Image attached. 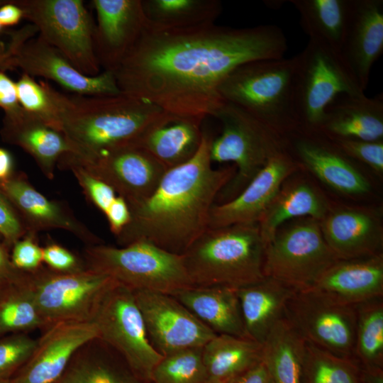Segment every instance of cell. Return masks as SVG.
<instances>
[{
	"mask_svg": "<svg viewBox=\"0 0 383 383\" xmlns=\"http://www.w3.org/2000/svg\"><path fill=\"white\" fill-rule=\"evenodd\" d=\"M167 113L133 95L72 96L62 132L70 146L65 154L88 162L114 149L135 145Z\"/></svg>",
	"mask_w": 383,
	"mask_h": 383,
	"instance_id": "obj_3",
	"label": "cell"
},
{
	"mask_svg": "<svg viewBox=\"0 0 383 383\" xmlns=\"http://www.w3.org/2000/svg\"><path fill=\"white\" fill-rule=\"evenodd\" d=\"M333 138L383 140V95L343 94L326 109L318 129Z\"/></svg>",
	"mask_w": 383,
	"mask_h": 383,
	"instance_id": "obj_26",
	"label": "cell"
},
{
	"mask_svg": "<svg viewBox=\"0 0 383 383\" xmlns=\"http://www.w3.org/2000/svg\"><path fill=\"white\" fill-rule=\"evenodd\" d=\"M0 383H13V382L11 379H0Z\"/></svg>",
	"mask_w": 383,
	"mask_h": 383,
	"instance_id": "obj_56",
	"label": "cell"
},
{
	"mask_svg": "<svg viewBox=\"0 0 383 383\" xmlns=\"http://www.w3.org/2000/svg\"><path fill=\"white\" fill-rule=\"evenodd\" d=\"M222 125L212 138L211 162H233L235 173L217 196L222 204L235 197L276 153L287 150L285 136L238 107L224 102L214 116Z\"/></svg>",
	"mask_w": 383,
	"mask_h": 383,
	"instance_id": "obj_6",
	"label": "cell"
},
{
	"mask_svg": "<svg viewBox=\"0 0 383 383\" xmlns=\"http://www.w3.org/2000/svg\"><path fill=\"white\" fill-rule=\"evenodd\" d=\"M110 185L127 202L148 197L167 169L144 149L133 145L111 150L88 162L65 155Z\"/></svg>",
	"mask_w": 383,
	"mask_h": 383,
	"instance_id": "obj_18",
	"label": "cell"
},
{
	"mask_svg": "<svg viewBox=\"0 0 383 383\" xmlns=\"http://www.w3.org/2000/svg\"><path fill=\"white\" fill-rule=\"evenodd\" d=\"M43 260L46 267L58 272H76L86 269L82 257L53 242L43 248Z\"/></svg>",
	"mask_w": 383,
	"mask_h": 383,
	"instance_id": "obj_46",
	"label": "cell"
},
{
	"mask_svg": "<svg viewBox=\"0 0 383 383\" xmlns=\"http://www.w3.org/2000/svg\"><path fill=\"white\" fill-rule=\"evenodd\" d=\"M361 383H383V370L379 367H360Z\"/></svg>",
	"mask_w": 383,
	"mask_h": 383,
	"instance_id": "obj_53",
	"label": "cell"
},
{
	"mask_svg": "<svg viewBox=\"0 0 383 383\" xmlns=\"http://www.w3.org/2000/svg\"><path fill=\"white\" fill-rule=\"evenodd\" d=\"M201 122L167 113L150 127L135 145L148 152L167 170L192 159L199 149L204 133Z\"/></svg>",
	"mask_w": 383,
	"mask_h": 383,
	"instance_id": "obj_27",
	"label": "cell"
},
{
	"mask_svg": "<svg viewBox=\"0 0 383 383\" xmlns=\"http://www.w3.org/2000/svg\"><path fill=\"white\" fill-rule=\"evenodd\" d=\"M82 259L86 269L108 275L132 291L173 294L192 287L182 255L146 241L119 247L87 245Z\"/></svg>",
	"mask_w": 383,
	"mask_h": 383,
	"instance_id": "obj_7",
	"label": "cell"
},
{
	"mask_svg": "<svg viewBox=\"0 0 383 383\" xmlns=\"http://www.w3.org/2000/svg\"><path fill=\"white\" fill-rule=\"evenodd\" d=\"M302 383H361L360 366L306 341Z\"/></svg>",
	"mask_w": 383,
	"mask_h": 383,
	"instance_id": "obj_38",
	"label": "cell"
},
{
	"mask_svg": "<svg viewBox=\"0 0 383 383\" xmlns=\"http://www.w3.org/2000/svg\"><path fill=\"white\" fill-rule=\"evenodd\" d=\"M0 240H2V238H1V235H0Z\"/></svg>",
	"mask_w": 383,
	"mask_h": 383,
	"instance_id": "obj_61",
	"label": "cell"
},
{
	"mask_svg": "<svg viewBox=\"0 0 383 383\" xmlns=\"http://www.w3.org/2000/svg\"><path fill=\"white\" fill-rule=\"evenodd\" d=\"M26 280L43 323V330L63 322H91L97 306L115 282L89 269L58 272L43 265L26 272Z\"/></svg>",
	"mask_w": 383,
	"mask_h": 383,
	"instance_id": "obj_10",
	"label": "cell"
},
{
	"mask_svg": "<svg viewBox=\"0 0 383 383\" xmlns=\"http://www.w3.org/2000/svg\"><path fill=\"white\" fill-rule=\"evenodd\" d=\"M146 25L158 30L215 23L222 11L218 0H142Z\"/></svg>",
	"mask_w": 383,
	"mask_h": 383,
	"instance_id": "obj_35",
	"label": "cell"
},
{
	"mask_svg": "<svg viewBox=\"0 0 383 383\" xmlns=\"http://www.w3.org/2000/svg\"><path fill=\"white\" fill-rule=\"evenodd\" d=\"M15 84L21 107L62 132L63 122L72 105V96L58 91L45 82H37L34 77L24 73Z\"/></svg>",
	"mask_w": 383,
	"mask_h": 383,
	"instance_id": "obj_36",
	"label": "cell"
},
{
	"mask_svg": "<svg viewBox=\"0 0 383 383\" xmlns=\"http://www.w3.org/2000/svg\"><path fill=\"white\" fill-rule=\"evenodd\" d=\"M261 345V362L274 383H302L306 340L285 316Z\"/></svg>",
	"mask_w": 383,
	"mask_h": 383,
	"instance_id": "obj_31",
	"label": "cell"
},
{
	"mask_svg": "<svg viewBox=\"0 0 383 383\" xmlns=\"http://www.w3.org/2000/svg\"><path fill=\"white\" fill-rule=\"evenodd\" d=\"M23 18L22 9L11 0L0 6V23L2 26H12L18 24Z\"/></svg>",
	"mask_w": 383,
	"mask_h": 383,
	"instance_id": "obj_51",
	"label": "cell"
},
{
	"mask_svg": "<svg viewBox=\"0 0 383 383\" xmlns=\"http://www.w3.org/2000/svg\"><path fill=\"white\" fill-rule=\"evenodd\" d=\"M96 56L104 71L114 72L146 26L142 0H93Z\"/></svg>",
	"mask_w": 383,
	"mask_h": 383,
	"instance_id": "obj_19",
	"label": "cell"
},
{
	"mask_svg": "<svg viewBox=\"0 0 383 383\" xmlns=\"http://www.w3.org/2000/svg\"><path fill=\"white\" fill-rule=\"evenodd\" d=\"M331 207L327 198L311 182L287 179L257 223L265 246L284 223L300 218L320 221Z\"/></svg>",
	"mask_w": 383,
	"mask_h": 383,
	"instance_id": "obj_30",
	"label": "cell"
},
{
	"mask_svg": "<svg viewBox=\"0 0 383 383\" xmlns=\"http://www.w3.org/2000/svg\"><path fill=\"white\" fill-rule=\"evenodd\" d=\"M154 383H207L202 348L182 350L163 356L151 374Z\"/></svg>",
	"mask_w": 383,
	"mask_h": 383,
	"instance_id": "obj_40",
	"label": "cell"
},
{
	"mask_svg": "<svg viewBox=\"0 0 383 383\" xmlns=\"http://www.w3.org/2000/svg\"><path fill=\"white\" fill-rule=\"evenodd\" d=\"M207 383H216V382H213L208 381Z\"/></svg>",
	"mask_w": 383,
	"mask_h": 383,
	"instance_id": "obj_60",
	"label": "cell"
},
{
	"mask_svg": "<svg viewBox=\"0 0 383 383\" xmlns=\"http://www.w3.org/2000/svg\"><path fill=\"white\" fill-rule=\"evenodd\" d=\"M91 322L99 338L115 350L138 377L150 380L163 356L149 340L132 290L115 281L102 296Z\"/></svg>",
	"mask_w": 383,
	"mask_h": 383,
	"instance_id": "obj_12",
	"label": "cell"
},
{
	"mask_svg": "<svg viewBox=\"0 0 383 383\" xmlns=\"http://www.w3.org/2000/svg\"><path fill=\"white\" fill-rule=\"evenodd\" d=\"M33 24L10 33L8 57L1 72L20 70L31 77L52 80L66 89L82 96H111L120 94L115 75L104 71L94 77L76 70L55 48L39 36Z\"/></svg>",
	"mask_w": 383,
	"mask_h": 383,
	"instance_id": "obj_13",
	"label": "cell"
},
{
	"mask_svg": "<svg viewBox=\"0 0 383 383\" xmlns=\"http://www.w3.org/2000/svg\"><path fill=\"white\" fill-rule=\"evenodd\" d=\"M212 138L204 133L195 155L166 170L147 198L127 202L131 221L116 237L119 246L146 241L182 255L209 228L212 206L235 173V167L214 169L210 159Z\"/></svg>",
	"mask_w": 383,
	"mask_h": 383,
	"instance_id": "obj_2",
	"label": "cell"
},
{
	"mask_svg": "<svg viewBox=\"0 0 383 383\" xmlns=\"http://www.w3.org/2000/svg\"><path fill=\"white\" fill-rule=\"evenodd\" d=\"M2 140L21 148L35 160L43 174L52 179L60 158L71 152L62 132L19 109L4 113Z\"/></svg>",
	"mask_w": 383,
	"mask_h": 383,
	"instance_id": "obj_25",
	"label": "cell"
},
{
	"mask_svg": "<svg viewBox=\"0 0 383 383\" xmlns=\"http://www.w3.org/2000/svg\"><path fill=\"white\" fill-rule=\"evenodd\" d=\"M216 335L248 338L236 289L228 287H189L170 294Z\"/></svg>",
	"mask_w": 383,
	"mask_h": 383,
	"instance_id": "obj_28",
	"label": "cell"
},
{
	"mask_svg": "<svg viewBox=\"0 0 383 383\" xmlns=\"http://www.w3.org/2000/svg\"><path fill=\"white\" fill-rule=\"evenodd\" d=\"M296 55L245 63L221 82L222 99L283 136L298 128L294 101Z\"/></svg>",
	"mask_w": 383,
	"mask_h": 383,
	"instance_id": "obj_5",
	"label": "cell"
},
{
	"mask_svg": "<svg viewBox=\"0 0 383 383\" xmlns=\"http://www.w3.org/2000/svg\"><path fill=\"white\" fill-rule=\"evenodd\" d=\"M319 223L326 242L338 260L382 253L383 225L379 210L331 206Z\"/></svg>",
	"mask_w": 383,
	"mask_h": 383,
	"instance_id": "obj_21",
	"label": "cell"
},
{
	"mask_svg": "<svg viewBox=\"0 0 383 383\" xmlns=\"http://www.w3.org/2000/svg\"><path fill=\"white\" fill-rule=\"evenodd\" d=\"M287 50L283 30L272 24L176 30L146 25L113 74L121 91L202 122L225 102L218 88L233 70L249 62L282 58Z\"/></svg>",
	"mask_w": 383,
	"mask_h": 383,
	"instance_id": "obj_1",
	"label": "cell"
},
{
	"mask_svg": "<svg viewBox=\"0 0 383 383\" xmlns=\"http://www.w3.org/2000/svg\"><path fill=\"white\" fill-rule=\"evenodd\" d=\"M2 29H3V26H2V25H1V23H0V34H1V32H2Z\"/></svg>",
	"mask_w": 383,
	"mask_h": 383,
	"instance_id": "obj_58",
	"label": "cell"
},
{
	"mask_svg": "<svg viewBox=\"0 0 383 383\" xmlns=\"http://www.w3.org/2000/svg\"><path fill=\"white\" fill-rule=\"evenodd\" d=\"M284 316L306 341L336 355L354 358L355 306L334 301L312 289L296 290Z\"/></svg>",
	"mask_w": 383,
	"mask_h": 383,
	"instance_id": "obj_14",
	"label": "cell"
},
{
	"mask_svg": "<svg viewBox=\"0 0 383 383\" xmlns=\"http://www.w3.org/2000/svg\"><path fill=\"white\" fill-rule=\"evenodd\" d=\"M9 250L0 240V282H16L23 277L26 272H20L13 267Z\"/></svg>",
	"mask_w": 383,
	"mask_h": 383,
	"instance_id": "obj_49",
	"label": "cell"
},
{
	"mask_svg": "<svg viewBox=\"0 0 383 383\" xmlns=\"http://www.w3.org/2000/svg\"><path fill=\"white\" fill-rule=\"evenodd\" d=\"M267 383H274L272 379L270 377V379L269 381L267 382Z\"/></svg>",
	"mask_w": 383,
	"mask_h": 383,
	"instance_id": "obj_59",
	"label": "cell"
},
{
	"mask_svg": "<svg viewBox=\"0 0 383 383\" xmlns=\"http://www.w3.org/2000/svg\"><path fill=\"white\" fill-rule=\"evenodd\" d=\"M13 159L5 148H0V182H4L14 174Z\"/></svg>",
	"mask_w": 383,
	"mask_h": 383,
	"instance_id": "obj_52",
	"label": "cell"
},
{
	"mask_svg": "<svg viewBox=\"0 0 383 383\" xmlns=\"http://www.w3.org/2000/svg\"><path fill=\"white\" fill-rule=\"evenodd\" d=\"M382 52L383 1L351 0L341 56L362 91Z\"/></svg>",
	"mask_w": 383,
	"mask_h": 383,
	"instance_id": "obj_23",
	"label": "cell"
},
{
	"mask_svg": "<svg viewBox=\"0 0 383 383\" xmlns=\"http://www.w3.org/2000/svg\"><path fill=\"white\" fill-rule=\"evenodd\" d=\"M37 339L28 333L0 338V379H11L32 355Z\"/></svg>",
	"mask_w": 383,
	"mask_h": 383,
	"instance_id": "obj_41",
	"label": "cell"
},
{
	"mask_svg": "<svg viewBox=\"0 0 383 383\" xmlns=\"http://www.w3.org/2000/svg\"><path fill=\"white\" fill-rule=\"evenodd\" d=\"M338 258L319 221L300 218L282 225L265 245L263 273L298 291L312 288Z\"/></svg>",
	"mask_w": 383,
	"mask_h": 383,
	"instance_id": "obj_8",
	"label": "cell"
},
{
	"mask_svg": "<svg viewBox=\"0 0 383 383\" xmlns=\"http://www.w3.org/2000/svg\"><path fill=\"white\" fill-rule=\"evenodd\" d=\"M357 315L354 358L360 367L383 365L382 297L355 306Z\"/></svg>",
	"mask_w": 383,
	"mask_h": 383,
	"instance_id": "obj_37",
	"label": "cell"
},
{
	"mask_svg": "<svg viewBox=\"0 0 383 383\" xmlns=\"http://www.w3.org/2000/svg\"><path fill=\"white\" fill-rule=\"evenodd\" d=\"M299 167L287 150L276 153L235 197L214 204L209 228L258 223L282 184Z\"/></svg>",
	"mask_w": 383,
	"mask_h": 383,
	"instance_id": "obj_17",
	"label": "cell"
},
{
	"mask_svg": "<svg viewBox=\"0 0 383 383\" xmlns=\"http://www.w3.org/2000/svg\"><path fill=\"white\" fill-rule=\"evenodd\" d=\"M265 243L257 223L208 228L182 255L192 287L233 289L262 279Z\"/></svg>",
	"mask_w": 383,
	"mask_h": 383,
	"instance_id": "obj_4",
	"label": "cell"
},
{
	"mask_svg": "<svg viewBox=\"0 0 383 383\" xmlns=\"http://www.w3.org/2000/svg\"><path fill=\"white\" fill-rule=\"evenodd\" d=\"M295 291L265 276L236 289L247 337L262 344L272 328L284 316L287 304Z\"/></svg>",
	"mask_w": 383,
	"mask_h": 383,
	"instance_id": "obj_29",
	"label": "cell"
},
{
	"mask_svg": "<svg viewBox=\"0 0 383 383\" xmlns=\"http://www.w3.org/2000/svg\"><path fill=\"white\" fill-rule=\"evenodd\" d=\"M11 260L13 267L22 272H31L43 265V248L37 240V233L26 234L11 248Z\"/></svg>",
	"mask_w": 383,
	"mask_h": 383,
	"instance_id": "obj_44",
	"label": "cell"
},
{
	"mask_svg": "<svg viewBox=\"0 0 383 383\" xmlns=\"http://www.w3.org/2000/svg\"><path fill=\"white\" fill-rule=\"evenodd\" d=\"M23 277L13 283L0 300V338L40 329L43 323Z\"/></svg>",
	"mask_w": 383,
	"mask_h": 383,
	"instance_id": "obj_39",
	"label": "cell"
},
{
	"mask_svg": "<svg viewBox=\"0 0 383 383\" xmlns=\"http://www.w3.org/2000/svg\"><path fill=\"white\" fill-rule=\"evenodd\" d=\"M262 345L250 338L219 334L202 347L209 381L225 383L261 362Z\"/></svg>",
	"mask_w": 383,
	"mask_h": 383,
	"instance_id": "obj_33",
	"label": "cell"
},
{
	"mask_svg": "<svg viewBox=\"0 0 383 383\" xmlns=\"http://www.w3.org/2000/svg\"><path fill=\"white\" fill-rule=\"evenodd\" d=\"M57 165L73 173L87 198L104 214L116 197L114 189L80 165L60 157Z\"/></svg>",
	"mask_w": 383,
	"mask_h": 383,
	"instance_id": "obj_42",
	"label": "cell"
},
{
	"mask_svg": "<svg viewBox=\"0 0 383 383\" xmlns=\"http://www.w3.org/2000/svg\"><path fill=\"white\" fill-rule=\"evenodd\" d=\"M338 303L355 306L383 296V255L339 260L311 288Z\"/></svg>",
	"mask_w": 383,
	"mask_h": 383,
	"instance_id": "obj_24",
	"label": "cell"
},
{
	"mask_svg": "<svg viewBox=\"0 0 383 383\" xmlns=\"http://www.w3.org/2000/svg\"><path fill=\"white\" fill-rule=\"evenodd\" d=\"M110 230L115 237L118 235L131 221V212L124 198L118 195L104 214Z\"/></svg>",
	"mask_w": 383,
	"mask_h": 383,
	"instance_id": "obj_47",
	"label": "cell"
},
{
	"mask_svg": "<svg viewBox=\"0 0 383 383\" xmlns=\"http://www.w3.org/2000/svg\"><path fill=\"white\" fill-rule=\"evenodd\" d=\"M310 40L341 55L351 0H290Z\"/></svg>",
	"mask_w": 383,
	"mask_h": 383,
	"instance_id": "obj_32",
	"label": "cell"
},
{
	"mask_svg": "<svg viewBox=\"0 0 383 383\" xmlns=\"http://www.w3.org/2000/svg\"><path fill=\"white\" fill-rule=\"evenodd\" d=\"M330 138L348 157L382 174L383 140L369 141L353 138Z\"/></svg>",
	"mask_w": 383,
	"mask_h": 383,
	"instance_id": "obj_43",
	"label": "cell"
},
{
	"mask_svg": "<svg viewBox=\"0 0 383 383\" xmlns=\"http://www.w3.org/2000/svg\"><path fill=\"white\" fill-rule=\"evenodd\" d=\"M20 107L15 82L0 71V108L6 113Z\"/></svg>",
	"mask_w": 383,
	"mask_h": 383,
	"instance_id": "obj_48",
	"label": "cell"
},
{
	"mask_svg": "<svg viewBox=\"0 0 383 383\" xmlns=\"http://www.w3.org/2000/svg\"><path fill=\"white\" fill-rule=\"evenodd\" d=\"M0 189L9 199L27 232L62 229L87 244H101L99 237L79 221L65 204L50 200L35 189L23 173H16L0 182Z\"/></svg>",
	"mask_w": 383,
	"mask_h": 383,
	"instance_id": "obj_22",
	"label": "cell"
},
{
	"mask_svg": "<svg viewBox=\"0 0 383 383\" xmlns=\"http://www.w3.org/2000/svg\"><path fill=\"white\" fill-rule=\"evenodd\" d=\"M120 355L99 338L80 347L55 383H138L116 365Z\"/></svg>",
	"mask_w": 383,
	"mask_h": 383,
	"instance_id": "obj_34",
	"label": "cell"
},
{
	"mask_svg": "<svg viewBox=\"0 0 383 383\" xmlns=\"http://www.w3.org/2000/svg\"><path fill=\"white\" fill-rule=\"evenodd\" d=\"M294 101L298 128L318 131L327 107L339 96L364 93L342 56L309 40L296 55Z\"/></svg>",
	"mask_w": 383,
	"mask_h": 383,
	"instance_id": "obj_9",
	"label": "cell"
},
{
	"mask_svg": "<svg viewBox=\"0 0 383 383\" xmlns=\"http://www.w3.org/2000/svg\"><path fill=\"white\" fill-rule=\"evenodd\" d=\"M270 377L265 366L260 362L225 383H267Z\"/></svg>",
	"mask_w": 383,
	"mask_h": 383,
	"instance_id": "obj_50",
	"label": "cell"
},
{
	"mask_svg": "<svg viewBox=\"0 0 383 383\" xmlns=\"http://www.w3.org/2000/svg\"><path fill=\"white\" fill-rule=\"evenodd\" d=\"M8 43L0 39V70L7 57Z\"/></svg>",
	"mask_w": 383,
	"mask_h": 383,
	"instance_id": "obj_54",
	"label": "cell"
},
{
	"mask_svg": "<svg viewBox=\"0 0 383 383\" xmlns=\"http://www.w3.org/2000/svg\"><path fill=\"white\" fill-rule=\"evenodd\" d=\"M26 233L18 212L0 189V235L3 243L11 250Z\"/></svg>",
	"mask_w": 383,
	"mask_h": 383,
	"instance_id": "obj_45",
	"label": "cell"
},
{
	"mask_svg": "<svg viewBox=\"0 0 383 383\" xmlns=\"http://www.w3.org/2000/svg\"><path fill=\"white\" fill-rule=\"evenodd\" d=\"M34 25L38 36L57 49L80 73L94 77L100 65L94 50V25L81 0H11Z\"/></svg>",
	"mask_w": 383,
	"mask_h": 383,
	"instance_id": "obj_11",
	"label": "cell"
},
{
	"mask_svg": "<svg viewBox=\"0 0 383 383\" xmlns=\"http://www.w3.org/2000/svg\"><path fill=\"white\" fill-rule=\"evenodd\" d=\"M13 283L15 282H0V300L4 296V295L6 294V293L7 292L10 287Z\"/></svg>",
	"mask_w": 383,
	"mask_h": 383,
	"instance_id": "obj_55",
	"label": "cell"
},
{
	"mask_svg": "<svg viewBox=\"0 0 383 383\" xmlns=\"http://www.w3.org/2000/svg\"><path fill=\"white\" fill-rule=\"evenodd\" d=\"M98 338L92 322H63L44 331L27 362L13 377V383H55L76 351Z\"/></svg>",
	"mask_w": 383,
	"mask_h": 383,
	"instance_id": "obj_20",
	"label": "cell"
},
{
	"mask_svg": "<svg viewBox=\"0 0 383 383\" xmlns=\"http://www.w3.org/2000/svg\"><path fill=\"white\" fill-rule=\"evenodd\" d=\"M7 1L8 0H0V6L6 4Z\"/></svg>",
	"mask_w": 383,
	"mask_h": 383,
	"instance_id": "obj_57",
	"label": "cell"
},
{
	"mask_svg": "<svg viewBox=\"0 0 383 383\" xmlns=\"http://www.w3.org/2000/svg\"><path fill=\"white\" fill-rule=\"evenodd\" d=\"M152 347L162 356L202 348L216 334L169 294L133 291Z\"/></svg>",
	"mask_w": 383,
	"mask_h": 383,
	"instance_id": "obj_15",
	"label": "cell"
},
{
	"mask_svg": "<svg viewBox=\"0 0 383 383\" xmlns=\"http://www.w3.org/2000/svg\"><path fill=\"white\" fill-rule=\"evenodd\" d=\"M287 150L322 183L349 196L370 192L371 184L333 141L320 131L297 128L285 136Z\"/></svg>",
	"mask_w": 383,
	"mask_h": 383,
	"instance_id": "obj_16",
	"label": "cell"
}]
</instances>
